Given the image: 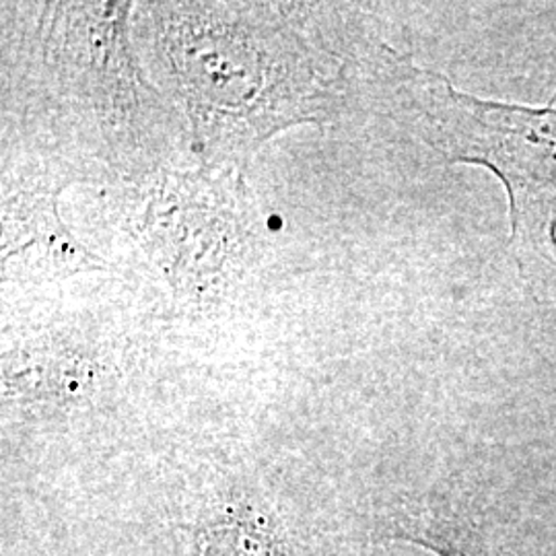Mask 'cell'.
Returning a JSON list of instances; mask_svg holds the SVG:
<instances>
[{"label":"cell","mask_w":556,"mask_h":556,"mask_svg":"<svg viewBox=\"0 0 556 556\" xmlns=\"http://www.w3.org/2000/svg\"><path fill=\"white\" fill-rule=\"evenodd\" d=\"M319 4L147 2L142 48L163 93L184 110L204 167H241L266 140L324 124L342 101V64Z\"/></svg>","instance_id":"6da1fadb"},{"label":"cell","mask_w":556,"mask_h":556,"mask_svg":"<svg viewBox=\"0 0 556 556\" xmlns=\"http://www.w3.org/2000/svg\"><path fill=\"white\" fill-rule=\"evenodd\" d=\"M4 79L43 130L128 179L161 174L178 124L140 68L132 2L20 4Z\"/></svg>","instance_id":"7a4b0ae2"},{"label":"cell","mask_w":556,"mask_h":556,"mask_svg":"<svg viewBox=\"0 0 556 556\" xmlns=\"http://www.w3.org/2000/svg\"><path fill=\"white\" fill-rule=\"evenodd\" d=\"M418 132L450 161L491 167L511 197L519 270L542 299L556 301V108L528 110L459 93L441 75L383 50Z\"/></svg>","instance_id":"3957f363"},{"label":"cell","mask_w":556,"mask_h":556,"mask_svg":"<svg viewBox=\"0 0 556 556\" xmlns=\"http://www.w3.org/2000/svg\"><path fill=\"white\" fill-rule=\"evenodd\" d=\"M130 233L178 305L223 303L264 248L258 204L238 167L161 172L144 179Z\"/></svg>","instance_id":"277c9868"},{"label":"cell","mask_w":556,"mask_h":556,"mask_svg":"<svg viewBox=\"0 0 556 556\" xmlns=\"http://www.w3.org/2000/svg\"><path fill=\"white\" fill-rule=\"evenodd\" d=\"M59 176L13 181L2 192V280L46 285L80 273L108 270L110 264L85 248L59 213Z\"/></svg>","instance_id":"5b68a950"},{"label":"cell","mask_w":556,"mask_h":556,"mask_svg":"<svg viewBox=\"0 0 556 556\" xmlns=\"http://www.w3.org/2000/svg\"><path fill=\"white\" fill-rule=\"evenodd\" d=\"M100 365L91 353L62 334L34 337L20 349L4 353V400H41L75 404L89 396Z\"/></svg>","instance_id":"8992f818"},{"label":"cell","mask_w":556,"mask_h":556,"mask_svg":"<svg viewBox=\"0 0 556 556\" xmlns=\"http://www.w3.org/2000/svg\"><path fill=\"white\" fill-rule=\"evenodd\" d=\"M174 551L176 556H280L275 536L245 517L176 528Z\"/></svg>","instance_id":"52a82bcc"}]
</instances>
